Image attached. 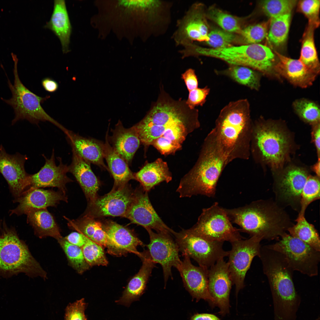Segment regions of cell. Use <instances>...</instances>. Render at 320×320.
<instances>
[{
  "mask_svg": "<svg viewBox=\"0 0 320 320\" xmlns=\"http://www.w3.org/2000/svg\"><path fill=\"white\" fill-rule=\"evenodd\" d=\"M185 101L174 100L161 90L146 115L134 126L141 142L163 155L180 149L188 134L200 126L198 110L190 109Z\"/></svg>",
  "mask_w": 320,
  "mask_h": 320,
  "instance_id": "cell-1",
  "label": "cell"
},
{
  "mask_svg": "<svg viewBox=\"0 0 320 320\" xmlns=\"http://www.w3.org/2000/svg\"><path fill=\"white\" fill-rule=\"evenodd\" d=\"M252 125L247 99L230 102L221 111L213 129L228 164L249 159Z\"/></svg>",
  "mask_w": 320,
  "mask_h": 320,
  "instance_id": "cell-2",
  "label": "cell"
},
{
  "mask_svg": "<svg viewBox=\"0 0 320 320\" xmlns=\"http://www.w3.org/2000/svg\"><path fill=\"white\" fill-rule=\"evenodd\" d=\"M259 257L271 293L274 320H296L301 299L293 282V270L282 254L266 245L261 246Z\"/></svg>",
  "mask_w": 320,
  "mask_h": 320,
  "instance_id": "cell-3",
  "label": "cell"
},
{
  "mask_svg": "<svg viewBox=\"0 0 320 320\" xmlns=\"http://www.w3.org/2000/svg\"><path fill=\"white\" fill-rule=\"evenodd\" d=\"M225 209L231 223L240 227V232L262 240L279 239L294 225L284 209L272 199H260Z\"/></svg>",
  "mask_w": 320,
  "mask_h": 320,
  "instance_id": "cell-4",
  "label": "cell"
},
{
  "mask_svg": "<svg viewBox=\"0 0 320 320\" xmlns=\"http://www.w3.org/2000/svg\"><path fill=\"white\" fill-rule=\"evenodd\" d=\"M228 164L213 129L204 140L194 166L181 180L176 190L180 197H214L219 179Z\"/></svg>",
  "mask_w": 320,
  "mask_h": 320,
  "instance_id": "cell-5",
  "label": "cell"
},
{
  "mask_svg": "<svg viewBox=\"0 0 320 320\" xmlns=\"http://www.w3.org/2000/svg\"><path fill=\"white\" fill-rule=\"evenodd\" d=\"M23 273L45 280L47 273L20 239L15 228L0 222V276L5 278Z\"/></svg>",
  "mask_w": 320,
  "mask_h": 320,
  "instance_id": "cell-6",
  "label": "cell"
},
{
  "mask_svg": "<svg viewBox=\"0 0 320 320\" xmlns=\"http://www.w3.org/2000/svg\"><path fill=\"white\" fill-rule=\"evenodd\" d=\"M289 148V138L277 124L261 120L253 123L250 154L256 161L277 169L284 162Z\"/></svg>",
  "mask_w": 320,
  "mask_h": 320,
  "instance_id": "cell-7",
  "label": "cell"
},
{
  "mask_svg": "<svg viewBox=\"0 0 320 320\" xmlns=\"http://www.w3.org/2000/svg\"><path fill=\"white\" fill-rule=\"evenodd\" d=\"M202 56L221 59L231 65L247 66L266 76L279 79L274 67L276 56L267 46L260 44L231 46L220 49L203 47Z\"/></svg>",
  "mask_w": 320,
  "mask_h": 320,
  "instance_id": "cell-8",
  "label": "cell"
},
{
  "mask_svg": "<svg viewBox=\"0 0 320 320\" xmlns=\"http://www.w3.org/2000/svg\"><path fill=\"white\" fill-rule=\"evenodd\" d=\"M12 57L14 62V82L12 84L8 78L7 82L12 96L8 99L1 98L2 100L11 106L14 110L15 116L12 121V124L14 125L18 121L24 119L36 124L41 121H48L64 132L67 129L49 116L41 105V103L50 96H39L30 91L23 84L18 73V59L16 56Z\"/></svg>",
  "mask_w": 320,
  "mask_h": 320,
  "instance_id": "cell-9",
  "label": "cell"
},
{
  "mask_svg": "<svg viewBox=\"0 0 320 320\" xmlns=\"http://www.w3.org/2000/svg\"><path fill=\"white\" fill-rule=\"evenodd\" d=\"M189 230L194 234L212 241L230 243L244 239L239 229L233 226L225 208L215 202L204 208L197 223Z\"/></svg>",
  "mask_w": 320,
  "mask_h": 320,
  "instance_id": "cell-10",
  "label": "cell"
},
{
  "mask_svg": "<svg viewBox=\"0 0 320 320\" xmlns=\"http://www.w3.org/2000/svg\"><path fill=\"white\" fill-rule=\"evenodd\" d=\"M280 238L266 246L282 254L294 271L311 277L317 276L320 251L287 233Z\"/></svg>",
  "mask_w": 320,
  "mask_h": 320,
  "instance_id": "cell-11",
  "label": "cell"
},
{
  "mask_svg": "<svg viewBox=\"0 0 320 320\" xmlns=\"http://www.w3.org/2000/svg\"><path fill=\"white\" fill-rule=\"evenodd\" d=\"M172 235L182 256L193 259L199 266L209 269L219 260L228 256V251L223 248V242L208 240L189 229L174 231Z\"/></svg>",
  "mask_w": 320,
  "mask_h": 320,
  "instance_id": "cell-12",
  "label": "cell"
},
{
  "mask_svg": "<svg viewBox=\"0 0 320 320\" xmlns=\"http://www.w3.org/2000/svg\"><path fill=\"white\" fill-rule=\"evenodd\" d=\"M262 240L260 237L253 236L248 239L231 243L232 247L228 251V263L231 279L235 286L236 296L245 287V276L253 259L260 255Z\"/></svg>",
  "mask_w": 320,
  "mask_h": 320,
  "instance_id": "cell-13",
  "label": "cell"
},
{
  "mask_svg": "<svg viewBox=\"0 0 320 320\" xmlns=\"http://www.w3.org/2000/svg\"><path fill=\"white\" fill-rule=\"evenodd\" d=\"M309 176L306 170L296 166L289 167L277 175L273 187L277 204L283 208L290 207L299 212L301 194Z\"/></svg>",
  "mask_w": 320,
  "mask_h": 320,
  "instance_id": "cell-14",
  "label": "cell"
},
{
  "mask_svg": "<svg viewBox=\"0 0 320 320\" xmlns=\"http://www.w3.org/2000/svg\"><path fill=\"white\" fill-rule=\"evenodd\" d=\"M202 4H192L177 22L172 36L175 45L182 47L194 41L207 42L209 39L208 27Z\"/></svg>",
  "mask_w": 320,
  "mask_h": 320,
  "instance_id": "cell-15",
  "label": "cell"
},
{
  "mask_svg": "<svg viewBox=\"0 0 320 320\" xmlns=\"http://www.w3.org/2000/svg\"><path fill=\"white\" fill-rule=\"evenodd\" d=\"M135 196V190L128 184L113 188L107 194L88 204L84 215L94 218L108 216L125 217Z\"/></svg>",
  "mask_w": 320,
  "mask_h": 320,
  "instance_id": "cell-16",
  "label": "cell"
},
{
  "mask_svg": "<svg viewBox=\"0 0 320 320\" xmlns=\"http://www.w3.org/2000/svg\"><path fill=\"white\" fill-rule=\"evenodd\" d=\"M146 230L148 233L150 242L147 245L148 252L152 260L162 266L165 284L169 278H172V268L176 269L181 263L178 246L169 233L154 232L152 229Z\"/></svg>",
  "mask_w": 320,
  "mask_h": 320,
  "instance_id": "cell-17",
  "label": "cell"
},
{
  "mask_svg": "<svg viewBox=\"0 0 320 320\" xmlns=\"http://www.w3.org/2000/svg\"><path fill=\"white\" fill-rule=\"evenodd\" d=\"M26 155L18 152L7 153L3 146H0V173L7 181L14 199L19 197L29 187L30 175L26 172Z\"/></svg>",
  "mask_w": 320,
  "mask_h": 320,
  "instance_id": "cell-18",
  "label": "cell"
},
{
  "mask_svg": "<svg viewBox=\"0 0 320 320\" xmlns=\"http://www.w3.org/2000/svg\"><path fill=\"white\" fill-rule=\"evenodd\" d=\"M125 217L146 230L151 229L157 233H169L172 234L174 231L159 217L151 203L148 192L141 186L135 190L134 199Z\"/></svg>",
  "mask_w": 320,
  "mask_h": 320,
  "instance_id": "cell-19",
  "label": "cell"
},
{
  "mask_svg": "<svg viewBox=\"0 0 320 320\" xmlns=\"http://www.w3.org/2000/svg\"><path fill=\"white\" fill-rule=\"evenodd\" d=\"M208 290L214 300L213 307L220 308L219 313L224 316L228 313L229 296L233 285L228 264L223 258L218 260L208 270Z\"/></svg>",
  "mask_w": 320,
  "mask_h": 320,
  "instance_id": "cell-20",
  "label": "cell"
},
{
  "mask_svg": "<svg viewBox=\"0 0 320 320\" xmlns=\"http://www.w3.org/2000/svg\"><path fill=\"white\" fill-rule=\"evenodd\" d=\"M42 156L45 160V164L37 172L30 175L29 188L55 187L66 194V184L73 181L67 175L69 171L68 166L63 164L59 157L57 158L59 164L56 165L54 149L50 158L44 154Z\"/></svg>",
  "mask_w": 320,
  "mask_h": 320,
  "instance_id": "cell-21",
  "label": "cell"
},
{
  "mask_svg": "<svg viewBox=\"0 0 320 320\" xmlns=\"http://www.w3.org/2000/svg\"><path fill=\"white\" fill-rule=\"evenodd\" d=\"M183 256V260L177 269L182 278L185 287L197 301L204 299L213 307L214 300L208 290L209 269L201 266H196L192 264L188 256Z\"/></svg>",
  "mask_w": 320,
  "mask_h": 320,
  "instance_id": "cell-22",
  "label": "cell"
},
{
  "mask_svg": "<svg viewBox=\"0 0 320 320\" xmlns=\"http://www.w3.org/2000/svg\"><path fill=\"white\" fill-rule=\"evenodd\" d=\"M61 201L68 202L66 194L59 191L45 190L41 188H29L13 202L17 206L10 211V215L20 216L34 209L55 207Z\"/></svg>",
  "mask_w": 320,
  "mask_h": 320,
  "instance_id": "cell-23",
  "label": "cell"
},
{
  "mask_svg": "<svg viewBox=\"0 0 320 320\" xmlns=\"http://www.w3.org/2000/svg\"><path fill=\"white\" fill-rule=\"evenodd\" d=\"M64 217L70 229L82 234L92 241L106 248L109 254L118 256L122 255L103 230L102 223L95 218L86 215L75 219Z\"/></svg>",
  "mask_w": 320,
  "mask_h": 320,
  "instance_id": "cell-24",
  "label": "cell"
},
{
  "mask_svg": "<svg viewBox=\"0 0 320 320\" xmlns=\"http://www.w3.org/2000/svg\"><path fill=\"white\" fill-rule=\"evenodd\" d=\"M277 57L275 71L280 78H286L294 85L306 88L312 84L317 75L299 59L288 57L274 51Z\"/></svg>",
  "mask_w": 320,
  "mask_h": 320,
  "instance_id": "cell-25",
  "label": "cell"
},
{
  "mask_svg": "<svg viewBox=\"0 0 320 320\" xmlns=\"http://www.w3.org/2000/svg\"><path fill=\"white\" fill-rule=\"evenodd\" d=\"M72 150L89 163L108 171L104 162V143L95 139L81 136L67 129L64 132Z\"/></svg>",
  "mask_w": 320,
  "mask_h": 320,
  "instance_id": "cell-26",
  "label": "cell"
},
{
  "mask_svg": "<svg viewBox=\"0 0 320 320\" xmlns=\"http://www.w3.org/2000/svg\"><path fill=\"white\" fill-rule=\"evenodd\" d=\"M71 164L68 166V172L74 177L80 185L88 201V204L98 196L97 193L100 182L92 170L90 164L80 156L72 149Z\"/></svg>",
  "mask_w": 320,
  "mask_h": 320,
  "instance_id": "cell-27",
  "label": "cell"
},
{
  "mask_svg": "<svg viewBox=\"0 0 320 320\" xmlns=\"http://www.w3.org/2000/svg\"><path fill=\"white\" fill-rule=\"evenodd\" d=\"M112 132L111 136L108 135L109 143L128 164H130L141 143L135 128L134 126L125 128L119 120Z\"/></svg>",
  "mask_w": 320,
  "mask_h": 320,
  "instance_id": "cell-28",
  "label": "cell"
},
{
  "mask_svg": "<svg viewBox=\"0 0 320 320\" xmlns=\"http://www.w3.org/2000/svg\"><path fill=\"white\" fill-rule=\"evenodd\" d=\"M142 265L138 272L129 282L121 298L117 302L128 305L138 298L143 294L146 287L155 263L151 258L147 250L142 252L140 257Z\"/></svg>",
  "mask_w": 320,
  "mask_h": 320,
  "instance_id": "cell-29",
  "label": "cell"
},
{
  "mask_svg": "<svg viewBox=\"0 0 320 320\" xmlns=\"http://www.w3.org/2000/svg\"><path fill=\"white\" fill-rule=\"evenodd\" d=\"M44 27L52 30L59 39L63 53L69 52L72 26L65 0L54 1L50 19Z\"/></svg>",
  "mask_w": 320,
  "mask_h": 320,
  "instance_id": "cell-30",
  "label": "cell"
},
{
  "mask_svg": "<svg viewBox=\"0 0 320 320\" xmlns=\"http://www.w3.org/2000/svg\"><path fill=\"white\" fill-rule=\"evenodd\" d=\"M103 228L111 240L120 251L122 255L129 253L135 254L140 257L141 252L137 250L138 246L144 245L131 230L112 220L102 224Z\"/></svg>",
  "mask_w": 320,
  "mask_h": 320,
  "instance_id": "cell-31",
  "label": "cell"
},
{
  "mask_svg": "<svg viewBox=\"0 0 320 320\" xmlns=\"http://www.w3.org/2000/svg\"><path fill=\"white\" fill-rule=\"evenodd\" d=\"M108 135V131L104 143V158L107 163L108 171L114 179L113 188L116 189L125 185L129 180H135V177L128 164L110 144Z\"/></svg>",
  "mask_w": 320,
  "mask_h": 320,
  "instance_id": "cell-32",
  "label": "cell"
},
{
  "mask_svg": "<svg viewBox=\"0 0 320 320\" xmlns=\"http://www.w3.org/2000/svg\"><path fill=\"white\" fill-rule=\"evenodd\" d=\"M134 175L135 180L138 181L143 189L148 192L161 183H168L172 180L167 164L160 158L147 163Z\"/></svg>",
  "mask_w": 320,
  "mask_h": 320,
  "instance_id": "cell-33",
  "label": "cell"
},
{
  "mask_svg": "<svg viewBox=\"0 0 320 320\" xmlns=\"http://www.w3.org/2000/svg\"><path fill=\"white\" fill-rule=\"evenodd\" d=\"M26 215L27 223L39 238L50 236L57 240L63 237L58 225L47 208L31 210Z\"/></svg>",
  "mask_w": 320,
  "mask_h": 320,
  "instance_id": "cell-34",
  "label": "cell"
},
{
  "mask_svg": "<svg viewBox=\"0 0 320 320\" xmlns=\"http://www.w3.org/2000/svg\"><path fill=\"white\" fill-rule=\"evenodd\" d=\"M317 26L308 23L303 36L299 60L308 69L318 75L320 63L316 48L314 31Z\"/></svg>",
  "mask_w": 320,
  "mask_h": 320,
  "instance_id": "cell-35",
  "label": "cell"
},
{
  "mask_svg": "<svg viewBox=\"0 0 320 320\" xmlns=\"http://www.w3.org/2000/svg\"><path fill=\"white\" fill-rule=\"evenodd\" d=\"M217 73L227 76L239 84L251 89L258 90L260 88V74L257 71L249 67L232 65Z\"/></svg>",
  "mask_w": 320,
  "mask_h": 320,
  "instance_id": "cell-36",
  "label": "cell"
},
{
  "mask_svg": "<svg viewBox=\"0 0 320 320\" xmlns=\"http://www.w3.org/2000/svg\"><path fill=\"white\" fill-rule=\"evenodd\" d=\"M296 221V224L288 229L289 234L320 251V237L314 225L309 223L305 216L297 217Z\"/></svg>",
  "mask_w": 320,
  "mask_h": 320,
  "instance_id": "cell-37",
  "label": "cell"
},
{
  "mask_svg": "<svg viewBox=\"0 0 320 320\" xmlns=\"http://www.w3.org/2000/svg\"><path fill=\"white\" fill-rule=\"evenodd\" d=\"M291 13L271 18L267 36L269 41L279 46L286 41L288 36L291 16Z\"/></svg>",
  "mask_w": 320,
  "mask_h": 320,
  "instance_id": "cell-38",
  "label": "cell"
},
{
  "mask_svg": "<svg viewBox=\"0 0 320 320\" xmlns=\"http://www.w3.org/2000/svg\"><path fill=\"white\" fill-rule=\"evenodd\" d=\"M65 252L69 264L76 272L82 274L90 266L86 261L81 248L72 244L62 237L57 240Z\"/></svg>",
  "mask_w": 320,
  "mask_h": 320,
  "instance_id": "cell-39",
  "label": "cell"
},
{
  "mask_svg": "<svg viewBox=\"0 0 320 320\" xmlns=\"http://www.w3.org/2000/svg\"><path fill=\"white\" fill-rule=\"evenodd\" d=\"M320 185L319 177L317 176H308L301 194L300 209L297 217L305 216L308 206L319 199Z\"/></svg>",
  "mask_w": 320,
  "mask_h": 320,
  "instance_id": "cell-40",
  "label": "cell"
},
{
  "mask_svg": "<svg viewBox=\"0 0 320 320\" xmlns=\"http://www.w3.org/2000/svg\"><path fill=\"white\" fill-rule=\"evenodd\" d=\"M293 106L297 113L304 121L313 125L319 123V108L315 102L302 99L295 101Z\"/></svg>",
  "mask_w": 320,
  "mask_h": 320,
  "instance_id": "cell-41",
  "label": "cell"
},
{
  "mask_svg": "<svg viewBox=\"0 0 320 320\" xmlns=\"http://www.w3.org/2000/svg\"><path fill=\"white\" fill-rule=\"evenodd\" d=\"M208 17L223 30L231 33H240L242 29L239 21L236 17L215 7L208 13Z\"/></svg>",
  "mask_w": 320,
  "mask_h": 320,
  "instance_id": "cell-42",
  "label": "cell"
},
{
  "mask_svg": "<svg viewBox=\"0 0 320 320\" xmlns=\"http://www.w3.org/2000/svg\"><path fill=\"white\" fill-rule=\"evenodd\" d=\"M81 249L84 258L90 266L108 265V262L102 246L88 238Z\"/></svg>",
  "mask_w": 320,
  "mask_h": 320,
  "instance_id": "cell-43",
  "label": "cell"
},
{
  "mask_svg": "<svg viewBox=\"0 0 320 320\" xmlns=\"http://www.w3.org/2000/svg\"><path fill=\"white\" fill-rule=\"evenodd\" d=\"M297 1L293 0H267L261 3L264 13L271 18L291 13Z\"/></svg>",
  "mask_w": 320,
  "mask_h": 320,
  "instance_id": "cell-44",
  "label": "cell"
},
{
  "mask_svg": "<svg viewBox=\"0 0 320 320\" xmlns=\"http://www.w3.org/2000/svg\"><path fill=\"white\" fill-rule=\"evenodd\" d=\"M269 24L268 22H262L242 29L239 33L241 40L247 44L259 43L267 35Z\"/></svg>",
  "mask_w": 320,
  "mask_h": 320,
  "instance_id": "cell-45",
  "label": "cell"
},
{
  "mask_svg": "<svg viewBox=\"0 0 320 320\" xmlns=\"http://www.w3.org/2000/svg\"><path fill=\"white\" fill-rule=\"evenodd\" d=\"M209 39L207 44L212 48L220 49L232 46V44L237 40L233 33L224 30L215 29L208 35Z\"/></svg>",
  "mask_w": 320,
  "mask_h": 320,
  "instance_id": "cell-46",
  "label": "cell"
},
{
  "mask_svg": "<svg viewBox=\"0 0 320 320\" xmlns=\"http://www.w3.org/2000/svg\"><path fill=\"white\" fill-rule=\"evenodd\" d=\"M320 6L319 0H301L298 4L299 10L308 18V23L317 26L319 23V15Z\"/></svg>",
  "mask_w": 320,
  "mask_h": 320,
  "instance_id": "cell-47",
  "label": "cell"
},
{
  "mask_svg": "<svg viewBox=\"0 0 320 320\" xmlns=\"http://www.w3.org/2000/svg\"><path fill=\"white\" fill-rule=\"evenodd\" d=\"M86 303L83 298L67 307L64 320H87L84 314Z\"/></svg>",
  "mask_w": 320,
  "mask_h": 320,
  "instance_id": "cell-48",
  "label": "cell"
},
{
  "mask_svg": "<svg viewBox=\"0 0 320 320\" xmlns=\"http://www.w3.org/2000/svg\"><path fill=\"white\" fill-rule=\"evenodd\" d=\"M210 91V89L206 86L201 88L198 87L189 92L186 104L191 109L195 108L196 106H202L206 101V97Z\"/></svg>",
  "mask_w": 320,
  "mask_h": 320,
  "instance_id": "cell-49",
  "label": "cell"
},
{
  "mask_svg": "<svg viewBox=\"0 0 320 320\" xmlns=\"http://www.w3.org/2000/svg\"><path fill=\"white\" fill-rule=\"evenodd\" d=\"M181 78L184 80L188 92L198 87V79L193 69H187L182 74Z\"/></svg>",
  "mask_w": 320,
  "mask_h": 320,
  "instance_id": "cell-50",
  "label": "cell"
},
{
  "mask_svg": "<svg viewBox=\"0 0 320 320\" xmlns=\"http://www.w3.org/2000/svg\"><path fill=\"white\" fill-rule=\"evenodd\" d=\"M70 244L81 248L86 243L88 238L77 231L71 233L64 237Z\"/></svg>",
  "mask_w": 320,
  "mask_h": 320,
  "instance_id": "cell-51",
  "label": "cell"
},
{
  "mask_svg": "<svg viewBox=\"0 0 320 320\" xmlns=\"http://www.w3.org/2000/svg\"><path fill=\"white\" fill-rule=\"evenodd\" d=\"M41 84L46 91L50 93L55 92L59 87L58 84L55 81L48 77L44 78L42 79Z\"/></svg>",
  "mask_w": 320,
  "mask_h": 320,
  "instance_id": "cell-52",
  "label": "cell"
},
{
  "mask_svg": "<svg viewBox=\"0 0 320 320\" xmlns=\"http://www.w3.org/2000/svg\"><path fill=\"white\" fill-rule=\"evenodd\" d=\"M320 123L315 125L312 132V136L313 141L316 147L317 151L319 157L320 155Z\"/></svg>",
  "mask_w": 320,
  "mask_h": 320,
  "instance_id": "cell-53",
  "label": "cell"
},
{
  "mask_svg": "<svg viewBox=\"0 0 320 320\" xmlns=\"http://www.w3.org/2000/svg\"><path fill=\"white\" fill-rule=\"evenodd\" d=\"M190 320H220L215 315L209 313H197L194 315Z\"/></svg>",
  "mask_w": 320,
  "mask_h": 320,
  "instance_id": "cell-54",
  "label": "cell"
},
{
  "mask_svg": "<svg viewBox=\"0 0 320 320\" xmlns=\"http://www.w3.org/2000/svg\"><path fill=\"white\" fill-rule=\"evenodd\" d=\"M320 159L319 158L318 161L313 166V171L315 173L316 176L320 177Z\"/></svg>",
  "mask_w": 320,
  "mask_h": 320,
  "instance_id": "cell-55",
  "label": "cell"
},
{
  "mask_svg": "<svg viewBox=\"0 0 320 320\" xmlns=\"http://www.w3.org/2000/svg\"><path fill=\"white\" fill-rule=\"evenodd\" d=\"M320 320V318H319V317L318 318H317L316 319H315L314 320Z\"/></svg>",
  "mask_w": 320,
  "mask_h": 320,
  "instance_id": "cell-56",
  "label": "cell"
}]
</instances>
